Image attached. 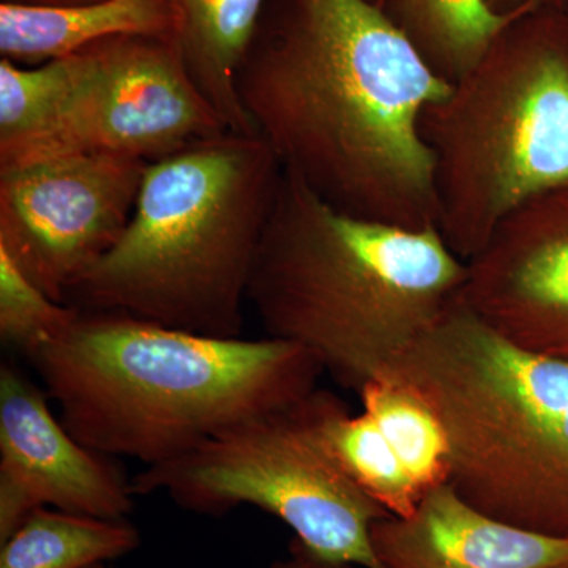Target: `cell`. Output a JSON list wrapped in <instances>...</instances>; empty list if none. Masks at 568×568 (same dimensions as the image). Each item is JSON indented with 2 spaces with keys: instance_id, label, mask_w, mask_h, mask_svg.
Returning <instances> with one entry per match:
<instances>
[{
  "instance_id": "cell-5",
  "label": "cell",
  "mask_w": 568,
  "mask_h": 568,
  "mask_svg": "<svg viewBox=\"0 0 568 568\" xmlns=\"http://www.w3.org/2000/svg\"><path fill=\"white\" fill-rule=\"evenodd\" d=\"M379 375L439 418L448 484L463 499L517 528L568 538V362L508 342L459 295Z\"/></svg>"
},
{
  "instance_id": "cell-18",
  "label": "cell",
  "mask_w": 568,
  "mask_h": 568,
  "mask_svg": "<svg viewBox=\"0 0 568 568\" xmlns=\"http://www.w3.org/2000/svg\"><path fill=\"white\" fill-rule=\"evenodd\" d=\"M362 410L375 420L422 495L448 484L447 437L436 414L388 376L362 388Z\"/></svg>"
},
{
  "instance_id": "cell-15",
  "label": "cell",
  "mask_w": 568,
  "mask_h": 568,
  "mask_svg": "<svg viewBox=\"0 0 568 568\" xmlns=\"http://www.w3.org/2000/svg\"><path fill=\"white\" fill-rule=\"evenodd\" d=\"M381 10L440 80L455 84L515 17H499L488 0H383Z\"/></svg>"
},
{
  "instance_id": "cell-21",
  "label": "cell",
  "mask_w": 568,
  "mask_h": 568,
  "mask_svg": "<svg viewBox=\"0 0 568 568\" xmlns=\"http://www.w3.org/2000/svg\"><path fill=\"white\" fill-rule=\"evenodd\" d=\"M488 6L499 17H518L547 7L568 6V0H488Z\"/></svg>"
},
{
  "instance_id": "cell-8",
  "label": "cell",
  "mask_w": 568,
  "mask_h": 568,
  "mask_svg": "<svg viewBox=\"0 0 568 568\" xmlns=\"http://www.w3.org/2000/svg\"><path fill=\"white\" fill-rule=\"evenodd\" d=\"M70 58L65 102L39 132L0 145V168L81 152L152 163L231 132L193 81L173 37H112Z\"/></svg>"
},
{
  "instance_id": "cell-1",
  "label": "cell",
  "mask_w": 568,
  "mask_h": 568,
  "mask_svg": "<svg viewBox=\"0 0 568 568\" xmlns=\"http://www.w3.org/2000/svg\"><path fill=\"white\" fill-rule=\"evenodd\" d=\"M450 88L369 0H268L237 80L284 173L407 230L437 227L422 118Z\"/></svg>"
},
{
  "instance_id": "cell-25",
  "label": "cell",
  "mask_w": 568,
  "mask_h": 568,
  "mask_svg": "<svg viewBox=\"0 0 568 568\" xmlns=\"http://www.w3.org/2000/svg\"><path fill=\"white\" fill-rule=\"evenodd\" d=\"M369 2L375 3V6L379 7L381 9V3H383V0H369Z\"/></svg>"
},
{
  "instance_id": "cell-9",
  "label": "cell",
  "mask_w": 568,
  "mask_h": 568,
  "mask_svg": "<svg viewBox=\"0 0 568 568\" xmlns=\"http://www.w3.org/2000/svg\"><path fill=\"white\" fill-rule=\"evenodd\" d=\"M148 163L103 152L0 168V250L29 282L65 304L132 219Z\"/></svg>"
},
{
  "instance_id": "cell-13",
  "label": "cell",
  "mask_w": 568,
  "mask_h": 568,
  "mask_svg": "<svg viewBox=\"0 0 568 568\" xmlns=\"http://www.w3.org/2000/svg\"><path fill=\"white\" fill-rule=\"evenodd\" d=\"M121 36L173 37L166 2L99 0L73 7L0 2V54L17 65H41Z\"/></svg>"
},
{
  "instance_id": "cell-26",
  "label": "cell",
  "mask_w": 568,
  "mask_h": 568,
  "mask_svg": "<svg viewBox=\"0 0 568 568\" xmlns=\"http://www.w3.org/2000/svg\"><path fill=\"white\" fill-rule=\"evenodd\" d=\"M89 568H108V567H106V564H99V566H92Z\"/></svg>"
},
{
  "instance_id": "cell-3",
  "label": "cell",
  "mask_w": 568,
  "mask_h": 568,
  "mask_svg": "<svg viewBox=\"0 0 568 568\" xmlns=\"http://www.w3.org/2000/svg\"><path fill=\"white\" fill-rule=\"evenodd\" d=\"M466 278L436 226L349 215L283 171L248 304L267 336L305 347L358 395L458 301Z\"/></svg>"
},
{
  "instance_id": "cell-4",
  "label": "cell",
  "mask_w": 568,
  "mask_h": 568,
  "mask_svg": "<svg viewBox=\"0 0 568 568\" xmlns=\"http://www.w3.org/2000/svg\"><path fill=\"white\" fill-rule=\"evenodd\" d=\"M282 178L260 134L222 133L148 163L121 239L65 304L239 338Z\"/></svg>"
},
{
  "instance_id": "cell-19",
  "label": "cell",
  "mask_w": 568,
  "mask_h": 568,
  "mask_svg": "<svg viewBox=\"0 0 568 568\" xmlns=\"http://www.w3.org/2000/svg\"><path fill=\"white\" fill-rule=\"evenodd\" d=\"M73 82L70 55L37 67L0 61V145L39 132L65 102Z\"/></svg>"
},
{
  "instance_id": "cell-11",
  "label": "cell",
  "mask_w": 568,
  "mask_h": 568,
  "mask_svg": "<svg viewBox=\"0 0 568 568\" xmlns=\"http://www.w3.org/2000/svg\"><path fill=\"white\" fill-rule=\"evenodd\" d=\"M467 263L463 302L523 349L568 362V189L529 201Z\"/></svg>"
},
{
  "instance_id": "cell-2",
  "label": "cell",
  "mask_w": 568,
  "mask_h": 568,
  "mask_svg": "<svg viewBox=\"0 0 568 568\" xmlns=\"http://www.w3.org/2000/svg\"><path fill=\"white\" fill-rule=\"evenodd\" d=\"M29 362L74 439L148 467L293 405L324 375L305 347L274 336L216 338L82 310Z\"/></svg>"
},
{
  "instance_id": "cell-24",
  "label": "cell",
  "mask_w": 568,
  "mask_h": 568,
  "mask_svg": "<svg viewBox=\"0 0 568 568\" xmlns=\"http://www.w3.org/2000/svg\"><path fill=\"white\" fill-rule=\"evenodd\" d=\"M315 559V558H313ZM315 568H358L355 566H351V564H328L323 562V560L315 559Z\"/></svg>"
},
{
  "instance_id": "cell-14",
  "label": "cell",
  "mask_w": 568,
  "mask_h": 568,
  "mask_svg": "<svg viewBox=\"0 0 568 568\" xmlns=\"http://www.w3.org/2000/svg\"><path fill=\"white\" fill-rule=\"evenodd\" d=\"M173 40L200 91L233 133L257 134L239 97V71L268 0H164Z\"/></svg>"
},
{
  "instance_id": "cell-7",
  "label": "cell",
  "mask_w": 568,
  "mask_h": 568,
  "mask_svg": "<svg viewBox=\"0 0 568 568\" xmlns=\"http://www.w3.org/2000/svg\"><path fill=\"white\" fill-rule=\"evenodd\" d=\"M317 390L145 467L132 480L134 495L163 493L183 510L211 517L257 507L290 526L317 560L384 568L372 529L392 515L336 462L321 432Z\"/></svg>"
},
{
  "instance_id": "cell-6",
  "label": "cell",
  "mask_w": 568,
  "mask_h": 568,
  "mask_svg": "<svg viewBox=\"0 0 568 568\" xmlns=\"http://www.w3.org/2000/svg\"><path fill=\"white\" fill-rule=\"evenodd\" d=\"M437 230L476 256L511 212L568 189V6L508 21L480 61L426 108Z\"/></svg>"
},
{
  "instance_id": "cell-20",
  "label": "cell",
  "mask_w": 568,
  "mask_h": 568,
  "mask_svg": "<svg viewBox=\"0 0 568 568\" xmlns=\"http://www.w3.org/2000/svg\"><path fill=\"white\" fill-rule=\"evenodd\" d=\"M80 310L59 304L21 274L0 250V336L26 357L62 334Z\"/></svg>"
},
{
  "instance_id": "cell-10",
  "label": "cell",
  "mask_w": 568,
  "mask_h": 568,
  "mask_svg": "<svg viewBox=\"0 0 568 568\" xmlns=\"http://www.w3.org/2000/svg\"><path fill=\"white\" fill-rule=\"evenodd\" d=\"M48 399L17 366L2 364L0 544L39 508L108 519L133 510V481L114 458L74 439Z\"/></svg>"
},
{
  "instance_id": "cell-17",
  "label": "cell",
  "mask_w": 568,
  "mask_h": 568,
  "mask_svg": "<svg viewBox=\"0 0 568 568\" xmlns=\"http://www.w3.org/2000/svg\"><path fill=\"white\" fill-rule=\"evenodd\" d=\"M317 398L321 432L347 477L392 517L413 514L424 495L407 476L375 420L365 410L351 413L332 392L320 388Z\"/></svg>"
},
{
  "instance_id": "cell-23",
  "label": "cell",
  "mask_w": 568,
  "mask_h": 568,
  "mask_svg": "<svg viewBox=\"0 0 568 568\" xmlns=\"http://www.w3.org/2000/svg\"><path fill=\"white\" fill-rule=\"evenodd\" d=\"M2 2L21 3V6L39 7H73L84 3L99 2V0H2Z\"/></svg>"
},
{
  "instance_id": "cell-22",
  "label": "cell",
  "mask_w": 568,
  "mask_h": 568,
  "mask_svg": "<svg viewBox=\"0 0 568 568\" xmlns=\"http://www.w3.org/2000/svg\"><path fill=\"white\" fill-rule=\"evenodd\" d=\"M264 568H315V559L294 540L291 544L287 558L275 560Z\"/></svg>"
},
{
  "instance_id": "cell-12",
  "label": "cell",
  "mask_w": 568,
  "mask_h": 568,
  "mask_svg": "<svg viewBox=\"0 0 568 568\" xmlns=\"http://www.w3.org/2000/svg\"><path fill=\"white\" fill-rule=\"evenodd\" d=\"M384 568H568V538L499 521L450 484L429 489L413 514L372 529Z\"/></svg>"
},
{
  "instance_id": "cell-16",
  "label": "cell",
  "mask_w": 568,
  "mask_h": 568,
  "mask_svg": "<svg viewBox=\"0 0 568 568\" xmlns=\"http://www.w3.org/2000/svg\"><path fill=\"white\" fill-rule=\"evenodd\" d=\"M140 544L126 518L39 508L0 544V568H89L130 555Z\"/></svg>"
}]
</instances>
